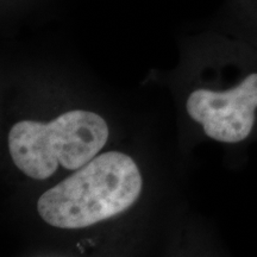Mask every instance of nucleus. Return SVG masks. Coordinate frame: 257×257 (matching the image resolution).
<instances>
[{"instance_id": "1", "label": "nucleus", "mask_w": 257, "mask_h": 257, "mask_svg": "<svg viewBox=\"0 0 257 257\" xmlns=\"http://www.w3.org/2000/svg\"><path fill=\"white\" fill-rule=\"evenodd\" d=\"M136 162L119 152L96 155L48 189L37 202L42 219L59 229H83L123 213L142 192Z\"/></svg>"}, {"instance_id": "4", "label": "nucleus", "mask_w": 257, "mask_h": 257, "mask_svg": "<svg viewBox=\"0 0 257 257\" xmlns=\"http://www.w3.org/2000/svg\"><path fill=\"white\" fill-rule=\"evenodd\" d=\"M240 19L246 22L251 34L257 37V0H236Z\"/></svg>"}, {"instance_id": "2", "label": "nucleus", "mask_w": 257, "mask_h": 257, "mask_svg": "<svg viewBox=\"0 0 257 257\" xmlns=\"http://www.w3.org/2000/svg\"><path fill=\"white\" fill-rule=\"evenodd\" d=\"M108 126L94 112L73 110L50 123L21 120L11 127L9 152L15 166L31 179L53 176L59 167L78 170L94 159L108 140Z\"/></svg>"}, {"instance_id": "3", "label": "nucleus", "mask_w": 257, "mask_h": 257, "mask_svg": "<svg viewBox=\"0 0 257 257\" xmlns=\"http://www.w3.org/2000/svg\"><path fill=\"white\" fill-rule=\"evenodd\" d=\"M186 110L211 140L226 144L244 142L257 121V70L227 88H199L186 101Z\"/></svg>"}]
</instances>
